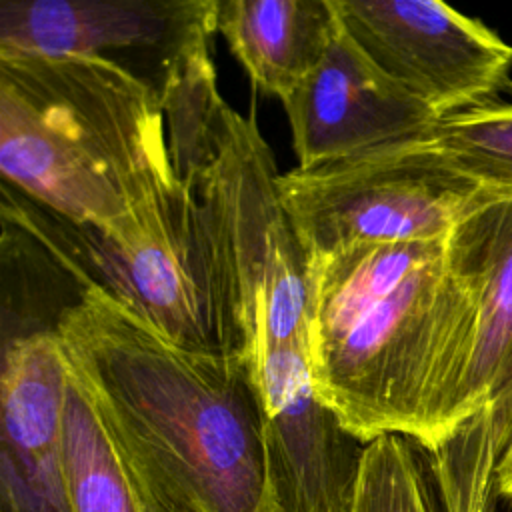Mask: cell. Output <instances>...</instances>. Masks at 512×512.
Returning <instances> with one entry per match:
<instances>
[{
    "label": "cell",
    "instance_id": "obj_1",
    "mask_svg": "<svg viewBox=\"0 0 512 512\" xmlns=\"http://www.w3.org/2000/svg\"><path fill=\"white\" fill-rule=\"evenodd\" d=\"M52 328L142 512H272L246 352L184 348L98 286Z\"/></svg>",
    "mask_w": 512,
    "mask_h": 512
},
{
    "label": "cell",
    "instance_id": "obj_2",
    "mask_svg": "<svg viewBox=\"0 0 512 512\" xmlns=\"http://www.w3.org/2000/svg\"><path fill=\"white\" fill-rule=\"evenodd\" d=\"M448 236L308 256L312 384L364 444L400 434L430 450L448 434L476 318Z\"/></svg>",
    "mask_w": 512,
    "mask_h": 512
},
{
    "label": "cell",
    "instance_id": "obj_3",
    "mask_svg": "<svg viewBox=\"0 0 512 512\" xmlns=\"http://www.w3.org/2000/svg\"><path fill=\"white\" fill-rule=\"evenodd\" d=\"M0 170L40 208L100 230L178 180L152 84L100 56L6 50Z\"/></svg>",
    "mask_w": 512,
    "mask_h": 512
},
{
    "label": "cell",
    "instance_id": "obj_4",
    "mask_svg": "<svg viewBox=\"0 0 512 512\" xmlns=\"http://www.w3.org/2000/svg\"><path fill=\"white\" fill-rule=\"evenodd\" d=\"M2 210L80 288H102L168 340L190 350L248 354L214 238L190 182L178 178L112 230L62 220L34 208L8 186Z\"/></svg>",
    "mask_w": 512,
    "mask_h": 512
},
{
    "label": "cell",
    "instance_id": "obj_5",
    "mask_svg": "<svg viewBox=\"0 0 512 512\" xmlns=\"http://www.w3.org/2000/svg\"><path fill=\"white\" fill-rule=\"evenodd\" d=\"M448 246L476 318L448 434L424 452L440 512H494V472L512 434V194L484 192Z\"/></svg>",
    "mask_w": 512,
    "mask_h": 512
},
{
    "label": "cell",
    "instance_id": "obj_6",
    "mask_svg": "<svg viewBox=\"0 0 512 512\" xmlns=\"http://www.w3.org/2000/svg\"><path fill=\"white\" fill-rule=\"evenodd\" d=\"M274 154L254 114L232 110L196 188L246 348L306 344L308 254L280 192Z\"/></svg>",
    "mask_w": 512,
    "mask_h": 512
},
{
    "label": "cell",
    "instance_id": "obj_7",
    "mask_svg": "<svg viewBox=\"0 0 512 512\" xmlns=\"http://www.w3.org/2000/svg\"><path fill=\"white\" fill-rule=\"evenodd\" d=\"M278 182L308 256L446 238L484 194L418 136L310 170L296 166Z\"/></svg>",
    "mask_w": 512,
    "mask_h": 512
},
{
    "label": "cell",
    "instance_id": "obj_8",
    "mask_svg": "<svg viewBox=\"0 0 512 512\" xmlns=\"http://www.w3.org/2000/svg\"><path fill=\"white\" fill-rule=\"evenodd\" d=\"M358 50L436 118L490 104L508 84L512 44L438 0H332Z\"/></svg>",
    "mask_w": 512,
    "mask_h": 512
},
{
    "label": "cell",
    "instance_id": "obj_9",
    "mask_svg": "<svg viewBox=\"0 0 512 512\" xmlns=\"http://www.w3.org/2000/svg\"><path fill=\"white\" fill-rule=\"evenodd\" d=\"M272 512H352L366 444L318 398L306 344L254 360Z\"/></svg>",
    "mask_w": 512,
    "mask_h": 512
},
{
    "label": "cell",
    "instance_id": "obj_10",
    "mask_svg": "<svg viewBox=\"0 0 512 512\" xmlns=\"http://www.w3.org/2000/svg\"><path fill=\"white\" fill-rule=\"evenodd\" d=\"M220 0H2L0 50L144 60L150 82L182 54L212 44ZM130 64H126L128 68Z\"/></svg>",
    "mask_w": 512,
    "mask_h": 512
},
{
    "label": "cell",
    "instance_id": "obj_11",
    "mask_svg": "<svg viewBox=\"0 0 512 512\" xmlns=\"http://www.w3.org/2000/svg\"><path fill=\"white\" fill-rule=\"evenodd\" d=\"M282 106L302 170L416 138L438 120L370 62L340 22L318 68Z\"/></svg>",
    "mask_w": 512,
    "mask_h": 512
},
{
    "label": "cell",
    "instance_id": "obj_12",
    "mask_svg": "<svg viewBox=\"0 0 512 512\" xmlns=\"http://www.w3.org/2000/svg\"><path fill=\"white\" fill-rule=\"evenodd\" d=\"M68 362L54 328L6 338L0 512H70L62 470Z\"/></svg>",
    "mask_w": 512,
    "mask_h": 512
},
{
    "label": "cell",
    "instance_id": "obj_13",
    "mask_svg": "<svg viewBox=\"0 0 512 512\" xmlns=\"http://www.w3.org/2000/svg\"><path fill=\"white\" fill-rule=\"evenodd\" d=\"M216 32L252 84L286 102L326 56L338 18L332 0H220Z\"/></svg>",
    "mask_w": 512,
    "mask_h": 512
},
{
    "label": "cell",
    "instance_id": "obj_14",
    "mask_svg": "<svg viewBox=\"0 0 512 512\" xmlns=\"http://www.w3.org/2000/svg\"><path fill=\"white\" fill-rule=\"evenodd\" d=\"M158 96L176 176L194 182L216 156L232 112L216 86L210 44L176 58L162 74Z\"/></svg>",
    "mask_w": 512,
    "mask_h": 512
},
{
    "label": "cell",
    "instance_id": "obj_15",
    "mask_svg": "<svg viewBox=\"0 0 512 512\" xmlns=\"http://www.w3.org/2000/svg\"><path fill=\"white\" fill-rule=\"evenodd\" d=\"M62 470L70 512H142L124 466L70 368L62 428Z\"/></svg>",
    "mask_w": 512,
    "mask_h": 512
},
{
    "label": "cell",
    "instance_id": "obj_16",
    "mask_svg": "<svg viewBox=\"0 0 512 512\" xmlns=\"http://www.w3.org/2000/svg\"><path fill=\"white\" fill-rule=\"evenodd\" d=\"M418 142L488 194H512V102L438 118Z\"/></svg>",
    "mask_w": 512,
    "mask_h": 512
},
{
    "label": "cell",
    "instance_id": "obj_17",
    "mask_svg": "<svg viewBox=\"0 0 512 512\" xmlns=\"http://www.w3.org/2000/svg\"><path fill=\"white\" fill-rule=\"evenodd\" d=\"M352 512H440L424 448L400 434L368 442Z\"/></svg>",
    "mask_w": 512,
    "mask_h": 512
},
{
    "label": "cell",
    "instance_id": "obj_18",
    "mask_svg": "<svg viewBox=\"0 0 512 512\" xmlns=\"http://www.w3.org/2000/svg\"><path fill=\"white\" fill-rule=\"evenodd\" d=\"M494 490L496 498H506L508 502H512V434L502 450L494 472Z\"/></svg>",
    "mask_w": 512,
    "mask_h": 512
}]
</instances>
